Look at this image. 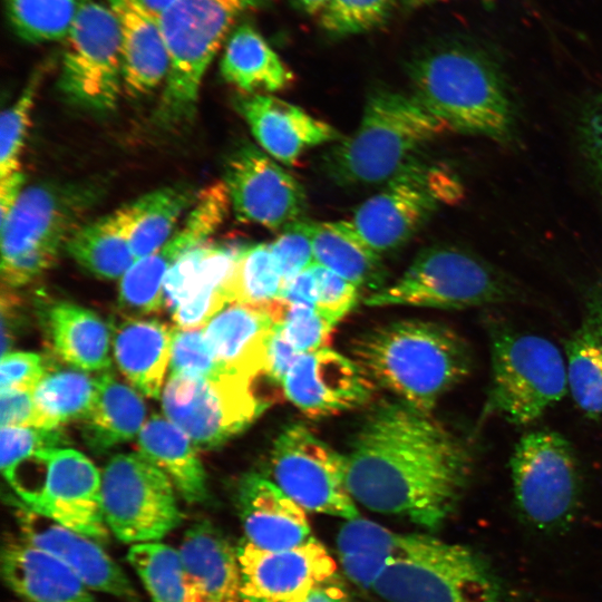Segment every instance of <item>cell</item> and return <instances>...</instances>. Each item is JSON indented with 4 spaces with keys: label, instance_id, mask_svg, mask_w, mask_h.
<instances>
[{
    "label": "cell",
    "instance_id": "cell-17",
    "mask_svg": "<svg viewBox=\"0 0 602 602\" xmlns=\"http://www.w3.org/2000/svg\"><path fill=\"white\" fill-rule=\"evenodd\" d=\"M231 202L224 182L198 192L186 220L153 253L137 260L122 276L118 303L130 318L158 313L164 303V281L169 269L188 251L204 243L224 222Z\"/></svg>",
    "mask_w": 602,
    "mask_h": 602
},
{
    "label": "cell",
    "instance_id": "cell-11",
    "mask_svg": "<svg viewBox=\"0 0 602 602\" xmlns=\"http://www.w3.org/2000/svg\"><path fill=\"white\" fill-rule=\"evenodd\" d=\"M514 503L536 531L554 533L570 526L581 497L575 452L561 434L538 429L516 443L509 459Z\"/></svg>",
    "mask_w": 602,
    "mask_h": 602
},
{
    "label": "cell",
    "instance_id": "cell-8",
    "mask_svg": "<svg viewBox=\"0 0 602 602\" xmlns=\"http://www.w3.org/2000/svg\"><path fill=\"white\" fill-rule=\"evenodd\" d=\"M488 336L492 373L484 416L526 425L566 395L565 355L551 340L499 321L488 323Z\"/></svg>",
    "mask_w": 602,
    "mask_h": 602
},
{
    "label": "cell",
    "instance_id": "cell-1",
    "mask_svg": "<svg viewBox=\"0 0 602 602\" xmlns=\"http://www.w3.org/2000/svg\"><path fill=\"white\" fill-rule=\"evenodd\" d=\"M346 465L355 502L437 531L464 494L472 456L430 412L397 399L368 410L351 439Z\"/></svg>",
    "mask_w": 602,
    "mask_h": 602
},
{
    "label": "cell",
    "instance_id": "cell-30",
    "mask_svg": "<svg viewBox=\"0 0 602 602\" xmlns=\"http://www.w3.org/2000/svg\"><path fill=\"white\" fill-rule=\"evenodd\" d=\"M138 453L163 470L188 503L208 497L206 475L192 439L165 416H152L137 436Z\"/></svg>",
    "mask_w": 602,
    "mask_h": 602
},
{
    "label": "cell",
    "instance_id": "cell-35",
    "mask_svg": "<svg viewBox=\"0 0 602 602\" xmlns=\"http://www.w3.org/2000/svg\"><path fill=\"white\" fill-rule=\"evenodd\" d=\"M310 234L315 263L358 288L373 292L385 287L387 272L380 255L361 240L349 221H311Z\"/></svg>",
    "mask_w": 602,
    "mask_h": 602
},
{
    "label": "cell",
    "instance_id": "cell-55",
    "mask_svg": "<svg viewBox=\"0 0 602 602\" xmlns=\"http://www.w3.org/2000/svg\"><path fill=\"white\" fill-rule=\"evenodd\" d=\"M581 328L602 350V282L591 288L586 294Z\"/></svg>",
    "mask_w": 602,
    "mask_h": 602
},
{
    "label": "cell",
    "instance_id": "cell-50",
    "mask_svg": "<svg viewBox=\"0 0 602 602\" xmlns=\"http://www.w3.org/2000/svg\"><path fill=\"white\" fill-rule=\"evenodd\" d=\"M46 372L45 361L35 352H7L1 358L0 391H32Z\"/></svg>",
    "mask_w": 602,
    "mask_h": 602
},
{
    "label": "cell",
    "instance_id": "cell-58",
    "mask_svg": "<svg viewBox=\"0 0 602 602\" xmlns=\"http://www.w3.org/2000/svg\"><path fill=\"white\" fill-rule=\"evenodd\" d=\"M297 9L307 14H320L331 0H291Z\"/></svg>",
    "mask_w": 602,
    "mask_h": 602
},
{
    "label": "cell",
    "instance_id": "cell-5",
    "mask_svg": "<svg viewBox=\"0 0 602 602\" xmlns=\"http://www.w3.org/2000/svg\"><path fill=\"white\" fill-rule=\"evenodd\" d=\"M372 591L387 602H509L501 577L482 554L429 534H405L401 552Z\"/></svg>",
    "mask_w": 602,
    "mask_h": 602
},
{
    "label": "cell",
    "instance_id": "cell-26",
    "mask_svg": "<svg viewBox=\"0 0 602 602\" xmlns=\"http://www.w3.org/2000/svg\"><path fill=\"white\" fill-rule=\"evenodd\" d=\"M274 326L264 308L230 303L205 324L203 332L223 371L254 380L264 371Z\"/></svg>",
    "mask_w": 602,
    "mask_h": 602
},
{
    "label": "cell",
    "instance_id": "cell-7",
    "mask_svg": "<svg viewBox=\"0 0 602 602\" xmlns=\"http://www.w3.org/2000/svg\"><path fill=\"white\" fill-rule=\"evenodd\" d=\"M269 1L176 0L158 16L169 57L156 111L161 124L176 126L193 118L204 74L234 23Z\"/></svg>",
    "mask_w": 602,
    "mask_h": 602
},
{
    "label": "cell",
    "instance_id": "cell-45",
    "mask_svg": "<svg viewBox=\"0 0 602 602\" xmlns=\"http://www.w3.org/2000/svg\"><path fill=\"white\" fill-rule=\"evenodd\" d=\"M40 75L33 76L18 99L2 113L0 123V178L20 171V155L28 133Z\"/></svg>",
    "mask_w": 602,
    "mask_h": 602
},
{
    "label": "cell",
    "instance_id": "cell-15",
    "mask_svg": "<svg viewBox=\"0 0 602 602\" xmlns=\"http://www.w3.org/2000/svg\"><path fill=\"white\" fill-rule=\"evenodd\" d=\"M58 87L80 107L108 111L123 88L120 38L108 6L84 0L65 39Z\"/></svg>",
    "mask_w": 602,
    "mask_h": 602
},
{
    "label": "cell",
    "instance_id": "cell-4",
    "mask_svg": "<svg viewBox=\"0 0 602 602\" xmlns=\"http://www.w3.org/2000/svg\"><path fill=\"white\" fill-rule=\"evenodd\" d=\"M447 130V124L412 93L377 89L368 96L356 130L326 153L323 168L338 185L386 184Z\"/></svg>",
    "mask_w": 602,
    "mask_h": 602
},
{
    "label": "cell",
    "instance_id": "cell-18",
    "mask_svg": "<svg viewBox=\"0 0 602 602\" xmlns=\"http://www.w3.org/2000/svg\"><path fill=\"white\" fill-rule=\"evenodd\" d=\"M223 182L240 222L283 230L301 220L307 195L301 183L263 149L245 143L224 165Z\"/></svg>",
    "mask_w": 602,
    "mask_h": 602
},
{
    "label": "cell",
    "instance_id": "cell-34",
    "mask_svg": "<svg viewBox=\"0 0 602 602\" xmlns=\"http://www.w3.org/2000/svg\"><path fill=\"white\" fill-rule=\"evenodd\" d=\"M241 251L206 242L185 253L166 274L163 288L165 308L172 312L191 299L229 302L226 284Z\"/></svg>",
    "mask_w": 602,
    "mask_h": 602
},
{
    "label": "cell",
    "instance_id": "cell-52",
    "mask_svg": "<svg viewBox=\"0 0 602 602\" xmlns=\"http://www.w3.org/2000/svg\"><path fill=\"white\" fill-rule=\"evenodd\" d=\"M300 355L284 338L281 327L275 324L268 341L263 373L272 381L282 383Z\"/></svg>",
    "mask_w": 602,
    "mask_h": 602
},
{
    "label": "cell",
    "instance_id": "cell-60",
    "mask_svg": "<svg viewBox=\"0 0 602 602\" xmlns=\"http://www.w3.org/2000/svg\"><path fill=\"white\" fill-rule=\"evenodd\" d=\"M402 8L406 11L417 10L427 6H431L437 2L447 1V0H400Z\"/></svg>",
    "mask_w": 602,
    "mask_h": 602
},
{
    "label": "cell",
    "instance_id": "cell-13",
    "mask_svg": "<svg viewBox=\"0 0 602 602\" xmlns=\"http://www.w3.org/2000/svg\"><path fill=\"white\" fill-rule=\"evenodd\" d=\"M460 194L453 174L416 159L366 200L349 223L380 255L405 245L443 204Z\"/></svg>",
    "mask_w": 602,
    "mask_h": 602
},
{
    "label": "cell",
    "instance_id": "cell-33",
    "mask_svg": "<svg viewBox=\"0 0 602 602\" xmlns=\"http://www.w3.org/2000/svg\"><path fill=\"white\" fill-rule=\"evenodd\" d=\"M198 192L187 184L165 186L116 210L136 261L156 251L173 235L179 217L192 208Z\"/></svg>",
    "mask_w": 602,
    "mask_h": 602
},
{
    "label": "cell",
    "instance_id": "cell-44",
    "mask_svg": "<svg viewBox=\"0 0 602 602\" xmlns=\"http://www.w3.org/2000/svg\"><path fill=\"white\" fill-rule=\"evenodd\" d=\"M274 313V322L300 353L329 348L337 322L315 307L293 304L280 298Z\"/></svg>",
    "mask_w": 602,
    "mask_h": 602
},
{
    "label": "cell",
    "instance_id": "cell-25",
    "mask_svg": "<svg viewBox=\"0 0 602 602\" xmlns=\"http://www.w3.org/2000/svg\"><path fill=\"white\" fill-rule=\"evenodd\" d=\"M119 31L123 88L140 97L165 82L169 57L158 18L142 0H108Z\"/></svg>",
    "mask_w": 602,
    "mask_h": 602
},
{
    "label": "cell",
    "instance_id": "cell-10",
    "mask_svg": "<svg viewBox=\"0 0 602 602\" xmlns=\"http://www.w3.org/2000/svg\"><path fill=\"white\" fill-rule=\"evenodd\" d=\"M20 501L37 513L105 543L109 530L101 506V474L68 447L38 452L7 476Z\"/></svg>",
    "mask_w": 602,
    "mask_h": 602
},
{
    "label": "cell",
    "instance_id": "cell-16",
    "mask_svg": "<svg viewBox=\"0 0 602 602\" xmlns=\"http://www.w3.org/2000/svg\"><path fill=\"white\" fill-rule=\"evenodd\" d=\"M272 482L305 512L359 517L347 486L346 456L302 424L287 426L270 454Z\"/></svg>",
    "mask_w": 602,
    "mask_h": 602
},
{
    "label": "cell",
    "instance_id": "cell-49",
    "mask_svg": "<svg viewBox=\"0 0 602 602\" xmlns=\"http://www.w3.org/2000/svg\"><path fill=\"white\" fill-rule=\"evenodd\" d=\"M311 269L317 280V309L334 322L340 321L356 305L359 288L315 262Z\"/></svg>",
    "mask_w": 602,
    "mask_h": 602
},
{
    "label": "cell",
    "instance_id": "cell-53",
    "mask_svg": "<svg viewBox=\"0 0 602 602\" xmlns=\"http://www.w3.org/2000/svg\"><path fill=\"white\" fill-rule=\"evenodd\" d=\"M583 133L590 162L602 184V91L590 107Z\"/></svg>",
    "mask_w": 602,
    "mask_h": 602
},
{
    "label": "cell",
    "instance_id": "cell-57",
    "mask_svg": "<svg viewBox=\"0 0 602 602\" xmlns=\"http://www.w3.org/2000/svg\"><path fill=\"white\" fill-rule=\"evenodd\" d=\"M25 178L21 171L0 178V224L6 221L14 208L23 191Z\"/></svg>",
    "mask_w": 602,
    "mask_h": 602
},
{
    "label": "cell",
    "instance_id": "cell-19",
    "mask_svg": "<svg viewBox=\"0 0 602 602\" xmlns=\"http://www.w3.org/2000/svg\"><path fill=\"white\" fill-rule=\"evenodd\" d=\"M236 550L242 602H300L313 586L337 574L336 561L313 536L278 551L243 540Z\"/></svg>",
    "mask_w": 602,
    "mask_h": 602
},
{
    "label": "cell",
    "instance_id": "cell-3",
    "mask_svg": "<svg viewBox=\"0 0 602 602\" xmlns=\"http://www.w3.org/2000/svg\"><path fill=\"white\" fill-rule=\"evenodd\" d=\"M410 89L450 130L503 142L515 109L496 59L478 46L450 41L423 49L406 65Z\"/></svg>",
    "mask_w": 602,
    "mask_h": 602
},
{
    "label": "cell",
    "instance_id": "cell-59",
    "mask_svg": "<svg viewBox=\"0 0 602 602\" xmlns=\"http://www.w3.org/2000/svg\"><path fill=\"white\" fill-rule=\"evenodd\" d=\"M176 0H142L151 13L158 16Z\"/></svg>",
    "mask_w": 602,
    "mask_h": 602
},
{
    "label": "cell",
    "instance_id": "cell-12",
    "mask_svg": "<svg viewBox=\"0 0 602 602\" xmlns=\"http://www.w3.org/2000/svg\"><path fill=\"white\" fill-rule=\"evenodd\" d=\"M175 492L167 475L142 454L113 456L101 472L109 532L130 545L159 542L182 522Z\"/></svg>",
    "mask_w": 602,
    "mask_h": 602
},
{
    "label": "cell",
    "instance_id": "cell-51",
    "mask_svg": "<svg viewBox=\"0 0 602 602\" xmlns=\"http://www.w3.org/2000/svg\"><path fill=\"white\" fill-rule=\"evenodd\" d=\"M1 427H40L32 391H8L0 396Z\"/></svg>",
    "mask_w": 602,
    "mask_h": 602
},
{
    "label": "cell",
    "instance_id": "cell-39",
    "mask_svg": "<svg viewBox=\"0 0 602 602\" xmlns=\"http://www.w3.org/2000/svg\"><path fill=\"white\" fill-rule=\"evenodd\" d=\"M127 560L153 602H205L174 547L162 542L132 545Z\"/></svg>",
    "mask_w": 602,
    "mask_h": 602
},
{
    "label": "cell",
    "instance_id": "cell-6",
    "mask_svg": "<svg viewBox=\"0 0 602 602\" xmlns=\"http://www.w3.org/2000/svg\"><path fill=\"white\" fill-rule=\"evenodd\" d=\"M101 194L97 182L23 188L1 227V280L25 285L49 269Z\"/></svg>",
    "mask_w": 602,
    "mask_h": 602
},
{
    "label": "cell",
    "instance_id": "cell-40",
    "mask_svg": "<svg viewBox=\"0 0 602 602\" xmlns=\"http://www.w3.org/2000/svg\"><path fill=\"white\" fill-rule=\"evenodd\" d=\"M283 282L270 244L242 249L226 284L229 303L264 307L280 298Z\"/></svg>",
    "mask_w": 602,
    "mask_h": 602
},
{
    "label": "cell",
    "instance_id": "cell-27",
    "mask_svg": "<svg viewBox=\"0 0 602 602\" xmlns=\"http://www.w3.org/2000/svg\"><path fill=\"white\" fill-rule=\"evenodd\" d=\"M177 552L205 602H242L237 550L212 523L203 521L190 526Z\"/></svg>",
    "mask_w": 602,
    "mask_h": 602
},
{
    "label": "cell",
    "instance_id": "cell-20",
    "mask_svg": "<svg viewBox=\"0 0 602 602\" xmlns=\"http://www.w3.org/2000/svg\"><path fill=\"white\" fill-rule=\"evenodd\" d=\"M282 387L304 415L321 418L366 405L375 385L351 358L323 348L301 353Z\"/></svg>",
    "mask_w": 602,
    "mask_h": 602
},
{
    "label": "cell",
    "instance_id": "cell-37",
    "mask_svg": "<svg viewBox=\"0 0 602 602\" xmlns=\"http://www.w3.org/2000/svg\"><path fill=\"white\" fill-rule=\"evenodd\" d=\"M66 250L81 268L101 279L120 280L136 262L116 211L82 224Z\"/></svg>",
    "mask_w": 602,
    "mask_h": 602
},
{
    "label": "cell",
    "instance_id": "cell-46",
    "mask_svg": "<svg viewBox=\"0 0 602 602\" xmlns=\"http://www.w3.org/2000/svg\"><path fill=\"white\" fill-rule=\"evenodd\" d=\"M171 376L188 378H210L222 370L211 352L203 329H173L171 359Z\"/></svg>",
    "mask_w": 602,
    "mask_h": 602
},
{
    "label": "cell",
    "instance_id": "cell-42",
    "mask_svg": "<svg viewBox=\"0 0 602 602\" xmlns=\"http://www.w3.org/2000/svg\"><path fill=\"white\" fill-rule=\"evenodd\" d=\"M567 388L590 418H602V350L581 327L565 344Z\"/></svg>",
    "mask_w": 602,
    "mask_h": 602
},
{
    "label": "cell",
    "instance_id": "cell-56",
    "mask_svg": "<svg viewBox=\"0 0 602 602\" xmlns=\"http://www.w3.org/2000/svg\"><path fill=\"white\" fill-rule=\"evenodd\" d=\"M300 602H351V600L337 573L313 586Z\"/></svg>",
    "mask_w": 602,
    "mask_h": 602
},
{
    "label": "cell",
    "instance_id": "cell-54",
    "mask_svg": "<svg viewBox=\"0 0 602 602\" xmlns=\"http://www.w3.org/2000/svg\"><path fill=\"white\" fill-rule=\"evenodd\" d=\"M280 298L289 303L305 304L317 308V280L311 266L293 278L282 289Z\"/></svg>",
    "mask_w": 602,
    "mask_h": 602
},
{
    "label": "cell",
    "instance_id": "cell-41",
    "mask_svg": "<svg viewBox=\"0 0 602 602\" xmlns=\"http://www.w3.org/2000/svg\"><path fill=\"white\" fill-rule=\"evenodd\" d=\"M84 0H4L9 21L29 42L65 40Z\"/></svg>",
    "mask_w": 602,
    "mask_h": 602
},
{
    "label": "cell",
    "instance_id": "cell-14",
    "mask_svg": "<svg viewBox=\"0 0 602 602\" xmlns=\"http://www.w3.org/2000/svg\"><path fill=\"white\" fill-rule=\"evenodd\" d=\"M253 381L229 372L210 378L169 376L162 391L164 415L194 445L217 446L245 429L268 407Z\"/></svg>",
    "mask_w": 602,
    "mask_h": 602
},
{
    "label": "cell",
    "instance_id": "cell-28",
    "mask_svg": "<svg viewBox=\"0 0 602 602\" xmlns=\"http://www.w3.org/2000/svg\"><path fill=\"white\" fill-rule=\"evenodd\" d=\"M173 329L155 319L130 318L113 331L118 369L140 394L157 398L169 366Z\"/></svg>",
    "mask_w": 602,
    "mask_h": 602
},
{
    "label": "cell",
    "instance_id": "cell-38",
    "mask_svg": "<svg viewBox=\"0 0 602 602\" xmlns=\"http://www.w3.org/2000/svg\"><path fill=\"white\" fill-rule=\"evenodd\" d=\"M97 394V377L80 369L46 371L32 390L41 428H58L82 419Z\"/></svg>",
    "mask_w": 602,
    "mask_h": 602
},
{
    "label": "cell",
    "instance_id": "cell-31",
    "mask_svg": "<svg viewBox=\"0 0 602 602\" xmlns=\"http://www.w3.org/2000/svg\"><path fill=\"white\" fill-rule=\"evenodd\" d=\"M146 407L135 389L105 370L97 376L95 401L81 419V435L95 453H104L138 436Z\"/></svg>",
    "mask_w": 602,
    "mask_h": 602
},
{
    "label": "cell",
    "instance_id": "cell-24",
    "mask_svg": "<svg viewBox=\"0 0 602 602\" xmlns=\"http://www.w3.org/2000/svg\"><path fill=\"white\" fill-rule=\"evenodd\" d=\"M1 574L25 602H98L62 561L21 535H9L3 541Z\"/></svg>",
    "mask_w": 602,
    "mask_h": 602
},
{
    "label": "cell",
    "instance_id": "cell-2",
    "mask_svg": "<svg viewBox=\"0 0 602 602\" xmlns=\"http://www.w3.org/2000/svg\"><path fill=\"white\" fill-rule=\"evenodd\" d=\"M350 353L375 386L426 412L468 376L473 365L470 349L457 332L417 319L368 329L351 341Z\"/></svg>",
    "mask_w": 602,
    "mask_h": 602
},
{
    "label": "cell",
    "instance_id": "cell-43",
    "mask_svg": "<svg viewBox=\"0 0 602 602\" xmlns=\"http://www.w3.org/2000/svg\"><path fill=\"white\" fill-rule=\"evenodd\" d=\"M396 0H331L319 14L328 36L343 38L371 31L390 18Z\"/></svg>",
    "mask_w": 602,
    "mask_h": 602
},
{
    "label": "cell",
    "instance_id": "cell-36",
    "mask_svg": "<svg viewBox=\"0 0 602 602\" xmlns=\"http://www.w3.org/2000/svg\"><path fill=\"white\" fill-rule=\"evenodd\" d=\"M404 537L370 520L348 521L337 535L343 573L362 590H372L386 565L401 552Z\"/></svg>",
    "mask_w": 602,
    "mask_h": 602
},
{
    "label": "cell",
    "instance_id": "cell-21",
    "mask_svg": "<svg viewBox=\"0 0 602 602\" xmlns=\"http://www.w3.org/2000/svg\"><path fill=\"white\" fill-rule=\"evenodd\" d=\"M13 504L20 535L57 556L91 591L124 602H142L129 579L99 542L37 513L21 501Z\"/></svg>",
    "mask_w": 602,
    "mask_h": 602
},
{
    "label": "cell",
    "instance_id": "cell-32",
    "mask_svg": "<svg viewBox=\"0 0 602 602\" xmlns=\"http://www.w3.org/2000/svg\"><path fill=\"white\" fill-rule=\"evenodd\" d=\"M48 336L55 353L84 371H105L111 363L110 332L89 309L70 302H56L46 313Z\"/></svg>",
    "mask_w": 602,
    "mask_h": 602
},
{
    "label": "cell",
    "instance_id": "cell-23",
    "mask_svg": "<svg viewBox=\"0 0 602 602\" xmlns=\"http://www.w3.org/2000/svg\"><path fill=\"white\" fill-rule=\"evenodd\" d=\"M236 506L245 540L259 548H291L312 537L305 511L259 474L250 473L241 478Z\"/></svg>",
    "mask_w": 602,
    "mask_h": 602
},
{
    "label": "cell",
    "instance_id": "cell-22",
    "mask_svg": "<svg viewBox=\"0 0 602 602\" xmlns=\"http://www.w3.org/2000/svg\"><path fill=\"white\" fill-rule=\"evenodd\" d=\"M235 107L262 149L293 166L308 149L340 140L330 124L271 94H241Z\"/></svg>",
    "mask_w": 602,
    "mask_h": 602
},
{
    "label": "cell",
    "instance_id": "cell-47",
    "mask_svg": "<svg viewBox=\"0 0 602 602\" xmlns=\"http://www.w3.org/2000/svg\"><path fill=\"white\" fill-rule=\"evenodd\" d=\"M68 444L61 427H1L0 465L7 476L19 463L31 455L51 448L65 447Z\"/></svg>",
    "mask_w": 602,
    "mask_h": 602
},
{
    "label": "cell",
    "instance_id": "cell-29",
    "mask_svg": "<svg viewBox=\"0 0 602 602\" xmlns=\"http://www.w3.org/2000/svg\"><path fill=\"white\" fill-rule=\"evenodd\" d=\"M222 77L242 94H272L293 84L294 75L250 23L234 27L220 62Z\"/></svg>",
    "mask_w": 602,
    "mask_h": 602
},
{
    "label": "cell",
    "instance_id": "cell-48",
    "mask_svg": "<svg viewBox=\"0 0 602 602\" xmlns=\"http://www.w3.org/2000/svg\"><path fill=\"white\" fill-rule=\"evenodd\" d=\"M310 223L308 220H298L285 226L270 243L283 288L314 263Z\"/></svg>",
    "mask_w": 602,
    "mask_h": 602
},
{
    "label": "cell",
    "instance_id": "cell-9",
    "mask_svg": "<svg viewBox=\"0 0 602 602\" xmlns=\"http://www.w3.org/2000/svg\"><path fill=\"white\" fill-rule=\"evenodd\" d=\"M517 298L508 278L480 258L454 246L421 250L394 283L370 292L369 307L465 309Z\"/></svg>",
    "mask_w": 602,
    "mask_h": 602
}]
</instances>
